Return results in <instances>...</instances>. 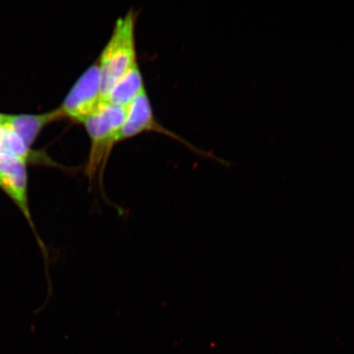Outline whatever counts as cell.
Masks as SVG:
<instances>
[{
  "instance_id": "obj_7",
  "label": "cell",
  "mask_w": 354,
  "mask_h": 354,
  "mask_svg": "<svg viewBox=\"0 0 354 354\" xmlns=\"http://www.w3.org/2000/svg\"><path fill=\"white\" fill-rule=\"evenodd\" d=\"M145 90L142 73L136 64L118 80L103 102L127 108Z\"/></svg>"
},
{
  "instance_id": "obj_2",
  "label": "cell",
  "mask_w": 354,
  "mask_h": 354,
  "mask_svg": "<svg viewBox=\"0 0 354 354\" xmlns=\"http://www.w3.org/2000/svg\"><path fill=\"white\" fill-rule=\"evenodd\" d=\"M126 114L127 108L101 102L95 112L83 123L91 142L85 174L91 185L100 171L102 192L105 167L114 145L118 143L119 132Z\"/></svg>"
},
{
  "instance_id": "obj_8",
  "label": "cell",
  "mask_w": 354,
  "mask_h": 354,
  "mask_svg": "<svg viewBox=\"0 0 354 354\" xmlns=\"http://www.w3.org/2000/svg\"><path fill=\"white\" fill-rule=\"evenodd\" d=\"M1 117H2V113H0V124H1Z\"/></svg>"
},
{
  "instance_id": "obj_4",
  "label": "cell",
  "mask_w": 354,
  "mask_h": 354,
  "mask_svg": "<svg viewBox=\"0 0 354 354\" xmlns=\"http://www.w3.org/2000/svg\"><path fill=\"white\" fill-rule=\"evenodd\" d=\"M28 162L25 159L0 155V189L11 199L25 216L39 243L46 262L48 254L35 229L28 198Z\"/></svg>"
},
{
  "instance_id": "obj_1",
  "label": "cell",
  "mask_w": 354,
  "mask_h": 354,
  "mask_svg": "<svg viewBox=\"0 0 354 354\" xmlns=\"http://www.w3.org/2000/svg\"><path fill=\"white\" fill-rule=\"evenodd\" d=\"M137 13L134 10L119 17L112 35L102 50L97 63L99 65L102 102L111 88L137 62L136 26Z\"/></svg>"
},
{
  "instance_id": "obj_5",
  "label": "cell",
  "mask_w": 354,
  "mask_h": 354,
  "mask_svg": "<svg viewBox=\"0 0 354 354\" xmlns=\"http://www.w3.org/2000/svg\"><path fill=\"white\" fill-rule=\"evenodd\" d=\"M156 132L165 135L179 141L189 149L196 150L193 145H189L181 137L175 134L159 124L154 117L153 110L149 97L146 90L136 97L127 108L125 121L118 135V143L124 140L135 138L145 132Z\"/></svg>"
},
{
  "instance_id": "obj_6",
  "label": "cell",
  "mask_w": 354,
  "mask_h": 354,
  "mask_svg": "<svg viewBox=\"0 0 354 354\" xmlns=\"http://www.w3.org/2000/svg\"><path fill=\"white\" fill-rule=\"evenodd\" d=\"M61 119L64 118L59 107L46 113L37 114L2 113L0 127H7L17 133L30 149L44 127Z\"/></svg>"
},
{
  "instance_id": "obj_9",
  "label": "cell",
  "mask_w": 354,
  "mask_h": 354,
  "mask_svg": "<svg viewBox=\"0 0 354 354\" xmlns=\"http://www.w3.org/2000/svg\"><path fill=\"white\" fill-rule=\"evenodd\" d=\"M0 140H1V132H0Z\"/></svg>"
},
{
  "instance_id": "obj_3",
  "label": "cell",
  "mask_w": 354,
  "mask_h": 354,
  "mask_svg": "<svg viewBox=\"0 0 354 354\" xmlns=\"http://www.w3.org/2000/svg\"><path fill=\"white\" fill-rule=\"evenodd\" d=\"M101 102L100 73L96 60L74 83L59 109L64 119L83 124Z\"/></svg>"
}]
</instances>
